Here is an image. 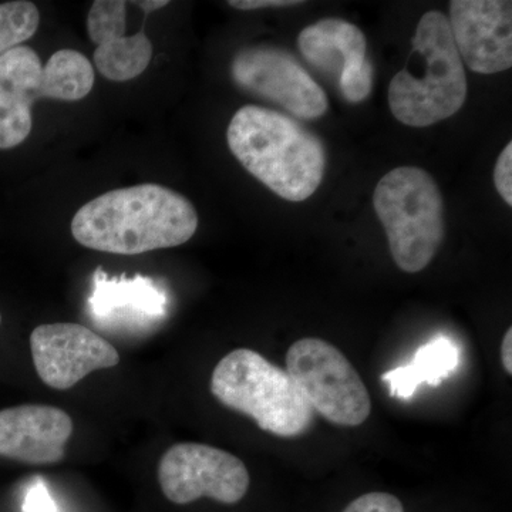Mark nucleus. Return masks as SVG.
Here are the masks:
<instances>
[{
    "mask_svg": "<svg viewBox=\"0 0 512 512\" xmlns=\"http://www.w3.org/2000/svg\"><path fill=\"white\" fill-rule=\"evenodd\" d=\"M197 228L194 205L158 184L106 192L84 204L72 220V235L80 245L116 255L180 247Z\"/></svg>",
    "mask_w": 512,
    "mask_h": 512,
    "instance_id": "obj_1",
    "label": "nucleus"
},
{
    "mask_svg": "<svg viewBox=\"0 0 512 512\" xmlns=\"http://www.w3.org/2000/svg\"><path fill=\"white\" fill-rule=\"evenodd\" d=\"M227 140L242 167L286 201L308 200L322 183L325 148L285 114L241 107L229 123Z\"/></svg>",
    "mask_w": 512,
    "mask_h": 512,
    "instance_id": "obj_2",
    "label": "nucleus"
},
{
    "mask_svg": "<svg viewBox=\"0 0 512 512\" xmlns=\"http://www.w3.org/2000/svg\"><path fill=\"white\" fill-rule=\"evenodd\" d=\"M466 97V72L450 23L433 10L420 19L406 67L390 82V110L404 126L429 127L454 116Z\"/></svg>",
    "mask_w": 512,
    "mask_h": 512,
    "instance_id": "obj_3",
    "label": "nucleus"
},
{
    "mask_svg": "<svg viewBox=\"0 0 512 512\" xmlns=\"http://www.w3.org/2000/svg\"><path fill=\"white\" fill-rule=\"evenodd\" d=\"M211 392L228 409L255 420L259 429L285 439L308 431L315 417L288 372L251 349L222 357L212 373Z\"/></svg>",
    "mask_w": 512,
    "mask_h": 512,
    "instance_id": "obj_4",
    "label": "nucleus"
},
{
    "mask_svg": "<svg viewBox=\"0 0 512 512\" xmlns=\"http://www.w3.org/2000/svg\"><path fill=\"white\" fill-rule=\"evenodd\" d=\"M396 265L407 274L423 271L444 238V205L439 185L417 167H397L382 177L373 194Z\"/></svg>",
    "mask_w": 512,
    "mask_h": 512,
    "instance_id": "obj_5",
    "label": "nucleus"
},
{
    "mask_svg": "<svg viewBox=\"0 0 512 512\" xmlns=\"http://www.w3.org/2000/svg\"><path fill=\"white\" fill-rule=\"evenodd\" d=\"M286 372L299 392L330 423L357 427L372 413V402L362 377L336 346L305 338L286 353Z\"/></svg>",
    "mask_w": 512,
    "mask_h": 512,
    "instance_id": "obj_6",
    "label": "nucleus"
},
{
    "mask_svg": "<svg viewBox=\"0 0 512 512\" xmlns=\"http://www.w3.org/2000/svg\"><path fill=\"white\" fill-rule=\"evenodd\" d=\"M158 483L174 504H191L207 497L232 505L247 495L251 478L244 461L228 451L207 444L178 443L161 458Z\"/></svg>",
    "mask_w": 512,
    "mask_h": 512,
    "instance_id": "obj_7",
    "label": "nucleus"
},
{
    "mask_svg": "<svg viewBox=\"0 0 512 512\" xmlns=\"http://www.w3.org/2000/svg\"><path fill=\"white\" fill-rule=\"evenodd\" d=\"M231 74L245 92L272 101L299 119H319L328 111L322 87L286 50L274 46L241 50L232 60Z\"/></svg>",
    "mask_w": 512,
    "mask_h": 512,
    "instance_id": "obj_8",
    "label": "nucleus"
},
{
    "mask_svg": "<svg viewBox=\"0 0 512 512\" xmlns=\"http://www.w3.org/2000/svg\"><path fill=\"white\" fill-rule=\"evenodd\" d=\"M37 375L47 386L67 390L94 370L119 365L111 343L77 323L40 325L30 335Z\"/></svg>",
    "mask_w": 512,
    "mask_h": 512,
    "instance_id": "obj_9",
    "label": "nucleus"
},
{
    "mask_svg": "<svg viewBox=\"0 0 512 512\" xmlns=\"http://www.w3.org/2000/svg\"><path fill=\"white\" fill-rule=\"evenodd\" d=\"M298 47L313 67L338 82L350 103L369 97L373 66L366 56V36L357 26L343 19L319 20L299 33Z\"/></svg>",
    "mask_w": 512,
    "mask_h": 512,
    "instance_id": "obj_10",
    "label": "nucleus"
},
{
    "mask_svg": "<svg viewBox=\"0 0 512 512\" xmlns=\"http://www.w3.org/2000/svg\"><path fill=\"white\" fill-rule=\"evenodd\" d=\"M451 35L463 64L480 74L512 66V3L507 0H453Z\"/></svg>",
    "mask_w": 512,
    "mask_h": 512,
    "instance_id": "obj_11",
    "label": "nucleus"
},
{
    "mask_svg": "<svg viewBox=\"0 0 512 512\" xmlns=\"http://www.w3.org/2000/svg\"><path fill=\"white\" fill-rule=\"evenodd\" d=\"M72 434V417L57 407L23 404L0 410V457L29 464L57 463Z\"/></svg>",
    "mask_w": 512,
    "mask_h": 512,
    "instance_id": "obj_12",
    "label": "nucleus"
},
{
    "mask_svg": "<svg viewBox=\"0 0 512 512\" xmlns=\"http://www.w3.org/2000/svg\"><path fill=\"white\" fill-rule=\"evenodd\" d=\"M90 313L101 325L148 326L163 319L167 295L151 278L120 275L111 278L99 268L89 298Z\"/></svg>",
    "mask_w": 512,
    "mask_h": 512,
    "instance_id": "obj_13",
    "label": "nucleus"
},
{
    "mask_svg": "<svg viewBox=\"0 0 512 512\" xmlns=\"http://www.w3.org/2000/svg\"><path fill=\"white\" fill-rule=\"evenodd\" d=\"M460 363L458 348L447 338H436L421 346L412 363L384 373L383 382L389 386L390 396L407 400L420 384L439 386Z\"/></svg>",
    "mask_w": 512,
    "mask_h": 512,
    "instance_id": "obj_14",
    "label": "nucleus"
},
{
    "mask_svg": "<svg viewBox=\"0 0 512 512\" xmlns=\"http://www.w3.org/2000/svg\"><path fill=\"white\" fill-rule=\"evenodd\" d=\"M93 64L77 50H57L43 66L36 100L79 101L92 92Z\"/></svg>",
    "mask_w": 512,
    "mask_h": 512,
    "instance_id": "obj_15",
    "label": "nucleus"
},
{
    "mask_svg": "<svg viewBox=\"0 0 512 512\" xmlns=\"http://www.w3.org/2000/svg\"><path fill=\"white\" fill-rule=\"evenodd\" d=\"M94 66L111 82H128L146 72L153 59V43L144 28L136 35H120L97 45Z\"/></svg>",
    "mask_w": 512,
    "mask_h": 512,
    "instance_id": "obj_16",
    "label": "nucleus"
},
{
    "mask_svg": "<svg viewBox=\"0 0 512 512\" xmlns=\"http://www.w3.org/2000/svg\"><path fill=\"white\" fill-rule=\"evenodd\" d=\"M42 72V60L32 47H13L0 56V92L19 94L33 104Z\"/></svg>",
    "mask_w": 512,
    "mask_h": 512,
    "instance_id": "obj_17",
    "label": "nucleus"
},
{
    "mask_svg": "<svg viewBox=\"0 0 512 512\" xmlns=\"http://www.w3.org/2000/svg\"><path fill=\"white\" fill-rule=\"evenodd\" d=\"M40 25L39 9L28 0L0 5V56L35 36Z\"/></svg>",
    "mask_w": 512,
    "mask_h": 512,
    "instance_id": "obj_18",
    "label": "nucleus"
},
{
    "mask_svg": "<svg viewBox=\"0 0 512 512\" xmlns=\"http://www.w3.org/2000/svg\"><path fill=\"white\" fill-rule=\"evenodd\" d=\"M32 106L26 97L0 92V150L25 143L33 127Z\"/></svg>",
    "mask_w": 512,
    "mask_h": 512,
    "instance_id": "obj_19",
    "label": "nucleus"
},
{
    "mask_svg": "<svg viewBox=\"0 0 512 512\" xmlns=\"http://www.w3.org/2000/svg\"><path fill=\"white\" fill-rule=\"evenodd\" d=\"M127 3L123 0H97L87 15V32L94 45L126 35Z\"/></svg>",
    "mask_w": 512,
    "mask_h": 512,
    "instance_id": "obj_20",
    "label": "nucleus"
},
{
    "mask_svg": "<svg viewBox=\"0 0 512 512\" xmlns=\"http://www.w3.org/2000/svg\"><path fill=\"white\" fill-rule=\"evenodd\" d=\"M343 512H404V507L396 495L369 493L353 500Z\"/></svg>",
    "mask_w": 512,
    "mask_h": 512,
    "instance_id": "obj_21",
    "label": "nucleus"
},
{
    "mask_svg": "<svg viewBox=\"0 0 512 512\" xmlns=\"http://www.w3.org/2000/svg\"><path fill=\"white\" fill-rule=\"evenodd\" d=\"M494 184L498 194L508 205H512V144H507L498 157L494 170Z\"/></svg>",
    "mask_w": 512,
    "mask_h": 512,
    "instance_id": "obj_22",
    "label": "nucleus"
},
{
    "mask_svg": "<svg viewBox=\"0 0 512 512\" xmlns=\"http://www.w3.org/2000/svg\"><path fill=\"white\" fill-rule=\"evenodd\" d=\"M23 512H57L55 501L42 480L30 485L23 501Z\"/></svg>",
    "mask_w": 512,
    "mask_h": 512,
    "instance_id": "obj_23",
    "label": "nucleus"
},
{
    "mask_svg": "<svg viewBox=\"0 0 512 512\" xmlns=\"http://www.w3.org/2000/svg\"><path fill=\"white\" fill-rule=\"evenodd\" d=\"M231 8L239 10H256L268 8H289V6L301 5L299 0H231L228 2Z\"/></svg>",
    "mask_w": 512,
    "mask_h": 512,
    "instance_id": "obj_24",
    "label": "nucleus"
},
{
    "mask_svg": "<svg viewBox=\"0 0 512 512\" xmlns=\"http://www.w3.org/2000/svg\"><path fill=\"white\" fill-rule=\"evenodd\" d=\"M512 329H508L504 335L503 345H501V360H503V366L505 372L508 375H512Z\"/></svg>",
    "mask_w": 512,
    "mask_h": 512,
    "instance_id": "obj_25",
    "label": "nucleus"
},
{
    "mask_svg": "<svg viewBox=\"0 0 512 512\" xmlns=\"http://www.w3.org/2000/svg\"><path fill=\"white\" fill-rule=\"evenodd\" d=\"M168 3L170 2H165V0H148V2H134V5H137L138 8L143 10L144 15L148 16L156 10L165 8Z\"/></svg>",
    "mask_w": 512,
    "mask_h": 512,
    "instance_id": "obj_26",
    "label": "nucleus"
},
{
    "mask_svg": "<svg viewBox=\"0 0 512 512\" xmlns=\"http://www.w3.org/2000/svg\"><path fill=\"white\" fill-rule=\"evenodd\" d=\"M0 325H2V315H0Z\"/></svg>",
    "mask_w": 512,
    "mask_h": 512,
    "instance_id": "obj_27",
    "label": "nucleus"
}]
</instances>
